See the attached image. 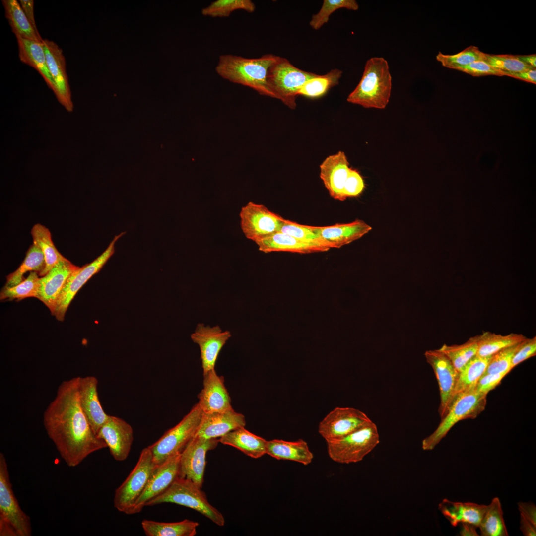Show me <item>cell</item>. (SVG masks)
<instances>
[{
	"mask_svg": "<svg viewBox=\"0 0 536 536\" xmlns=\"http://www.w3.org/2000/svg\"><path fill=\"white\" fill-rule=\"evenodd\" d=\"M157 466L149 449L144 448L134 469L115 491L114 506L119 511L130 514Z\"/></svg>",
	"mask_w": 536,
	"mask_h": 536,
	"instance_id": "obj_10",
	"label": "cell"
},
{
	"mask_svg": "<svg viewBox=\"0 0 536 536\" xmlns=\"http://www.w3.org/2000/svg\"><path fill=\"white\" fill-rule=\"evenodd\" d=\"M372 420L362 411L352 407H336L320 422L318 432L327 443L341 438Z\"/></svg>",
	"mask_w": 536,
	"mask_h": 536,
	"instance_id": "obj_13",
	"label": "cell"
},
{
	"mask_svg": "<svg viewBox=\"0 0 536 536\" xmlns=\"http://www.w3.org/2000/svg\"><path fill=\"white\" fill-rule=\"evenodd\" d=\"M391 88L387 61L382 57H372L367 61L361 80L347 101L366 108L383 109L389 103Z\"/></svg>",
	"mask_w": 536,
	"mask_h": 536,
	"instance_id": "obj_3",
	"label": "cell"
},
{
	"mask_svg": "<svg viewBox=\"0 0 536 536\" xmlns=\"http://www.w3.org/2000/svg\"><path fill=\"white\" fill-rule=\"evenodd\" d=\"M311 227L322 239L333 244L335 248H339L360 239L372 229L370 225L359 219L348 223Z\"/></svg>",
	"mask_w": 536,
	"mask_h": 536,
	"instance_id": "obj_26",
	"label": "cell"
},
{
	"mask_svg": "<svg viewBox=\"0 0 536 536\" xmlns=\"http://www.w3.org/2000/svg\"><path fill=\"white\" fill-rule=\"evenodd\" d=\"M45 267L43 254L40 249L33 243L27 251L25 259L20 266L15 271L7 276L4 286L12 287L19 284L25 279L24 274L28 271L36 272L39 275L43 271Z\"/></svg>",
	"mask_w": 536,
	"mask_h": 536,
	"instance_id": "obj_37",
	"label": "cell"
},
{
	"mask_svg": "<svg viewBox=\"0 0 536 536\" xmlns=\"http://www.w3.org/2000/svg\"><path fill=\"white\" fill-rule=\"evenodd\" d=\"M487 395L475 387L458 394L437 428L423 440L422 449L433 450L458 422L477 417L485 408Z\"/></svg>",
	"mask_w": 536,
	"mask_h": 536,
	"instance_id": "obj_4",
	"label": "cell"
},
{
	"mask_svg": "<svg viewBox=\"0 0 536 536\" xmlns=\"http://www.w3.org/2000/svg\"><path fill=\"white\" fill-rule=\"evenodd\" d=\"M79 377L61 383L56 397L43 414L49 437L69 467L78 465L90 454L107 447L95 434L82 409L78 391Z\"/></svg>",
	"mask_w": 536,
	"mask_h": 536,
	"instance_id": "obj_1",
	"label": "cell"
},
{
	"mask_svg": "<svg viewBox=\"0 0 536 536\" xmlns=\"http://www.w3.org/2000/svg\"><path fill=\"white\" fill-rule=\"evenodd\" d=\"M279 232L303 240L321 243L331 248H335L333 244L325 241L315 233L309 225H301L285 219Z\"/></svg>",
	"mask_w": 536,
	"mask_h": 536,
	"instance_id": "obj_46",
	"label": "cell"
},
{
	"mask_svg": "<svg viewBox=\"0 0 536 536\" xmlns=\"http://www.w3.org/2000/svg\"><path fill=\"white\" fill-rule=\"evenodd\" d=\"M231 336L230 331H223L218 325L198 324L191 338L200 347L203 374L214 369L221 349Z\"/></svg>",
	"mask_w": 536,
	"mask_h": 536,
	"instance_id": "obj_17",
	"label": "cell"
},
{
	"mask_svg": "<svg viewBox=\"0 0 536 536\" xmlns=\"http://www.w3.org/2000/svg\"><path fill=\"white\" fill-rule=\"evenodd\" d=\"M478 335L470 337L461 344L448 345L443 344L439 350L451 361L459 371L473 356L478 350Z\"/></svg>",
	"mask_w": 536,
	"mask_h": 536,
	"instance_id": "obj_39",
	"label": "cell"
},
{
	"mask_svg": "<svg viewBox=\"0 0 536 536\" xmlns=\"http://www.w3.org/2000/svg\"><path fill=\"white\" fill-rule=\"evenodd\" d=\"M520 514L535 525H536V506L532 502H520L518 503Z\"/></svg>",
	"mask_w": 536,
	"mask_h": 536,
	"instance_id": "obj_51",
	"label": "cell"
},
{
	"mask_svg": "<svg viewBox=\"0 0 536 536\" xmlns=\"http://www.w3.org/2000/svg\"><path fill=\"white\" fill-rule=\"evenodd\" d=\"M519 59L528 65V66L536 68V55L532 54L528 55H517Z\"/></svg>",
	"mask_w": 536,
	"mask_h": 536,
	"instance_id": "obj_56",
	"label": "cell"
},
{
	"mask_svg": "<svg viewBox=\"0 0 536 536\" xmlns=\"http://www.w3.org/2000/svg\"><path fill=\"white\" fill-rule=\"evenodd\" d=\"M33 243L37 245L42 252L45 267L39 274L45 275L56 264L66 259L57 249L53 242L49 230L44 225L37 223L34 225L31 231Z\"/></svg>",
	"mask_w": 536,
	"mask_h": 536,
	"instance_id": "obj_33",
	"label": "cell"
},
{
	"mask_svg": "<svg viewBox=\"0 0 536 536\" xmlns=\"http://www.w3.org/2000/svg\"><path fill=\"white\" fill-rule=\"evenodd\" d=\"M180 454L157 466L130 514L138 513L149 501L164 492L179 477Z\"/></svg>",
	"mask_w": 536,
	"mask_h": 536,
	"instance_id": "obj_18",
	"label": "cell"
},
{
	"mask_svg": "<svg viewBox=\"0 0 536 536\" xmlns=\"http://www.w3.org/2000/svg\"><path fill=\"white\" fill-rule=\"evenodd\" d=\"M342 8L357 10L359 5L355 0H324L319 12L313 15L309 22L310 26L314 30L319 29L328 22L333 12Z\"/></svg>",
	"mask_w": 536,
	"mask_h": 536,
	"instance_id": "obj_43",
	"label": "cell"
},
{
	"mask_svg": "<svg viewBox=\"0 0 536 536\" xmlns=\"http://www.w3.org/2000/svg\"><path fill=\"white\" fill-rule=\"evenodd\" d=\"M48 68L55 85L54 94L58 102L69 112L73 111L74 106L68 77L66 63L63 50L54 42L47 39L42 40Z\"/></svg>",
	"mask_w": 536,
	"mask_h": 536,
	"instance_id": "obj_16",
	"label": "cell"
},
{
	"mask_svg": "<svg viewBox=\"0 0 536 536\" xmlns=\"http://www.w3.org/2000/svg\"><path fill=\"white\" fill-rule=\"evenodd\" d=\"M97 436L105 442L116 460L123 461L127 458L134 435L132 426L124 420L110 415L99 430Z\"/></svg>",
	"mask_w": 536,
	"mask_h": 536,
	"instance_id": "obj_19",
	"label": "cell"
},
{
	"mask_svg": "<svg viewBox=\"0 0 536 536\" xmlns=\"http://www.w3.org/2000/svg\"><path fill=\"white\" fill-rule=\"evenodd\" d=\"M246 425L245 416L233 409L203 413L196 435L207 439L218 438Z\"/></svg>",
	"mask_w": 536,
	"mask_h": 536,
	"instance_id": "obj_24",
	"label": "cell"
},
{
	"mask_svg": "<svg viewBox=\"0 0 536 536\" xmlns=\"http://www.w3.org/2000/svg\"><path fill=\"white\" fill-rule=\"evenodd\" d=\"M508 374L507 372L497 374H483L475 386L476 389L485 394L494 389Z\"/></svg>",
	"mask_w": 536,
	"mask_h": 536,
	"instance_id": "obj_50",
	"label": "cell"
},
{
	"mask_svg": "<svg viewBox=\"0 0 536 536\" xmlns=\"http://www.w3.org/2000/svg\"><path fill=\"white\" fill-rule=\"evenodd\" d=\"M203 387L199 394L198 402L204 413L224 411L233 409L224 379L215 369L203 374Z\"/></svg>",
	"mask_w": 536,
	"mask_h": 536,
	"instance_id": "obj_22",
	"label": "cell"
},
{
	"mask_svg": "<svg viewBox=\"0 0 536 536\" xmlns=\"http://www.w3.org/2000/svg\"><path fill=\"white\" fill-rule=\"evenodd\" d=\"M78 267L66 259L56 264L45 275L39 277L36 298L53 311L66 282Z\"/></svg>",
	"mask_w": 536,
	"mask_h": 536,
	"instance_id": "obj_20",
	"label": "cell"
},
{
	"mask_svg": "<svg viewBox=\"0 0 536 536\" xmlns=\"http://www.w3.org/2000/svg\"><path fill=\"white\" fill-rule=\"evenodd\" d=\"M239 216L243 234L255 243L279 232L285 220L265 205L251 201L242 207Z\"/></svg>",
	"mask_w": 536,
	"mask_h": 536,
	"instance_id": "obj_12",
	"label": "cell"
},
{
	"mask_svg": "<svg viewBox=\"0 0 536 536\" xmlns=\"http://www.w3.org/2000/svg\"><path fill=\"white\" fill-rule=\"evenodd\" d=\"M527 337L522 334L511 333L507 335L484 332L478 335V350L476 355L491 356L506 347L520 343Z\"/></svg>",
	"mask_w": 536,
	"mask_h": 536,
	"instance_id": "obj_34",
	"label": "cell"
},
{
	"mask_svg": "<svg viewBox=\"0 0 536 536\" xmlns=\"http://www.w3.org/2000/svg\"><path fill=\"white\" fill-rule=\"evenodd\" d=\"M364 188V182L361 175L357 170L350 168L343 189V195L345 199L359 196L363 192Z\"/></svg>",
	"mask_w": 536,
	"mask_h": 536,
	"instance_id": "obj_48",
	"label": "cell"
},
{
	"mask_svg": "<svg viewBox=\"0 0 536 536\" xmlns=\"http://www.w3.org/2000/svg\"><path fill=\"white\" fill-rule=\"evenodd\" d=\"M438 381L440 403L438 408L441 418L447 414L455 397L459 371L449 359L439 349L429 350L424 353Z\"/></svg>",
	"mask_w": 536,
	"mask_h": 536,
	"instance_id": "obj_15",
	"label": "cell"
},
{
	"mask_svg": "<svg viewBox=\"0 0 536 536\" xmlns=\"http://www.w3.org/2000/svg\"><path fill=\"white\" fill-rule=\"evenodd\" d=\"M2 3L5 17L15 36L38 42L42 41L43 39L33 28L19 2L16 0H2Z\"/></svg>",
	"mask_w": 536,
	"mask_h": 536,
	"instance_id": "obj_31",
	"label": "cell"
},
{
	"mask_svg": "<svg viewBox=\"0 0 536 536\" xmlns=\"http://www.w3.org/2000/svg\"><path fill=\"white\" fill-rule=\"evenodd\" d=\"M483 60L496 70L504 73H513L533 69L521 61L517 55H494L484 53Z\"/></svg>",
	"mask_w": 536,
	"mask_h": 536,
	"instance_id": "obj_44",
	"label": "cell"
},
{
	"mask_svg": "<svg viewBox=\"0 0 536 536\" xmlns=\"http://www.w3.org/2000/svg\"><path fill=\"white\" fill-rule=\"evenodd\" d=\"M523 341L504 348L492 355L483 374L508 373L512 370V358Z\"/></svg>",
	"mask_w": 536,
	"mask_h": 536,
	"instance_id": "obj_45",
	"label": "cell"
},
{
	"mask_svg": "<svg viewBox=\"0 0 536 536\" xmlns=\"http://www.w3.org/2000/svg\"><path fill=\"white\" fill-rule=\"evenodd\" d=\"M379 442L377 426L372 421L341 438L327 443L328 453L330 458L337 463H356L362 461Z\"/></svg>",
	"mask_w": 536,
	"mask_h": 536,
	"instance_id": "obj_9",
	"label": "cell"
},
{
	"mask_svg": "<svg viewBox=\"0 0 536 536\" xmlns=\"http://www.w3.org/2000/svg\"><path fill=\"white\" fill-rule=\"evenodd\" d=\"M320 177L333 199L344 201L343 189L350 168L344 152L329 156L320 166Z\"/></svg>",
	"mask_w": 536,
	"mask_h": 536,
	"instance_id": "obj_21",
	"label": "cell"
},
{
	"mask_svg": "<svg viewBox=\"0 0 536 536\" xmlns=\"http://www.w3.org/2000/svg\"><path fill=\"white\" fill-rule=\"evenodd\" d=\"M20 61L35 68L44 78L53 92L55 85L48 68L42 42H38L16 36Z\"/></svg>",
	"mask_w": 536,
	"mask_h": 536,
	"instance_id": "obj_28",
	"label": "cell"
},
{
	"mask_svg": "<svg viewBox=\"0 0 536 536\" xmlns=\"http://www.w3.org/2000/svg\"><path fill=\"white\" fill-rule=\"evenodd\" d=\"M505 76L520 79L526 82L536 83V69L533 68L517 72L508 73Z\"/></svg>",
	"mask_w": 536,
	"mask_h": 536,
	"instance_id": "obj_53",
	"label": "cell"
},
{
	"mask_svg": "<svg viewBox=\"0 0 536 536\" xmlns=\"http://www.w3.org/2000/svg\"><path fill=\"white\" fill-rule=\"evenodd\" d=\"M125 233L123 232L116 236L101 255L91 263L82 267H78L70 275L51 313L58 320H64L67 308L75 295L89 279L100 270L113 255L116 242Z\"/></svg>",
	"mask_w": 536,
	"mask_h": 536,
	"instance_id": "obj_11",
	"label": "cell"
},
{
	"mask_svg": "<svg viewBox=\"0 0 536 536\" xmlns=\"http://www.w3.org/2000/svg\"><path fill=\"white\" fill-rule=\"evenodd\" d=\"M36 272H30L28 277L19 284L12 287L4 286L0 293V300H20L36 297L39 277Z\"/></svg>",
	"mask_w": 536,
	"mask_h": 536,
	"instance_id": "obj_42",
	"label": "cell"
},
{
	"mask_svg": "<svg viewBox=\"0 0 536 536\" xmlns=\"http://www.w3.org/2000/svg\"><path fill=\"white\" fill-rule=\"evenodd\" d=\"M486 506L444 499L439 504L438 509L453 527L462 523H468L478 528Z\"/></svg>",
	"mask_w": 536,
	"mask_h": 536,
	"instance_id": "obj_27",
	"label": "cell"
},
{
	"mask_svg": "<svg viewBox=\"0 0 536 536\" xmlns=\"http://www.w3.org/2000/svg\"><path fill=\"white\" fill-rule=\"evenodd\" d=\"M30 519L20 508L12 491L6 459L0 454V536H30Z\"/></svg>",
	"mask_w": 536,
	"mask_h": 536,
	"instance_id": "obj_7",
	"label": "cell"
},
{
	"mask_svg": "<svg viewBox=\"0 0 536 536\" xmlns=\"http://www.w3.org/2000/svg\"><path fill=\"white\" fill-rule=\"evenodd\" d=\"M461 527L460 531V535L461 536H478V534L476 532L477 528L474 525L468 523H461Z\"/></svg>",
	"mask_w": 536,
	"mask_h": 536,
	"instance_id": "obj_55",
	"label": "cell"
},
{
	"mask_svg": "<svg viewBox=\"0 0 536 536\" xmlns=\"http://www.w3.org/2000/svg\"><path fill=\"white\" fill-rule=\"evenodd\" d=\"M238 10L253 12L255 5L250 0H217L203 8L201 13L205 16L227 17Z\"/></svg>",
	"mask_w": 536,
	"mask_h": 536,
	"instance_id": "obj_40",
	"label": "cell"
},
{
	"mask_svg": "<svg viewBox=\"0 0 536 536\" xmlns=\"http://www.w3.org/2000/svg\"><path fill=\"white\" fill-rule=\"evenodd\" d=\"M520 530L525 536H536V525L520 514Z\"/></svg>",
	"mask_w": 536,
	"mask_h": 536,
	"instance_id": "obj_54",
	"label": "cell"
},
{
	"mask_svg": "<svg viewBox=\"0 0 536 536\" xmlns=\"http://www.w3.org/2000/svg\"><path fill=\"white\" fill-rule=\"evenodd\" d=\"M203 413L199 404L196 403L179 423L147 447L157 466L181 453L196 435Z\"/></svg>",
	"mask_w": 536,
	"mask_h": 536,
	"instance_id": "obj_6",
	"label": "cell"
},
{
	"mask_svg": "<svg viewBox=\"0 0 536 536\" xmlns=\"http://www.w3.org/2000/svg\"><path fill=\"white\" fill-rule=\"evenodd\" d=\"M19 2L24 14H25L29 22L32 26L33 28L38 34H39L36 26L34 17V0H19Z\"/></svg>",
	"mask_w": 536,
	"mask_h": 536,
	"instance_id": "obj_52",
	"label": "cell"
},
{
	"mask_svg": "<svg viewBox=\"0 0 536 536\" xmlns=\"http://www.w3.org/2000/svg\"><path fill=\"white\" fill-rule=\"evenodd\" d=\"M219 442L234 447L255 459L266 454L267 441L249 432L244 427L228 432L220 438Z\"/></svg>",
	"mask_w": 536,
	"mask_h": 536,
	"instance_id": "obj_30",
	"label": "cell"
},
{
	"mask_svg": "<svg viewBox=\"0 0 536 536\" xmlns=\"http://www.w3.org/2000/svg\"><path fill=\"white\" fill-rule=\"evenodd\" d=\"M278 57L271 54L257 58L222 55L219 57L215 71L225 79L252 88L262 95L275 98L269 87L267 74L269 68Z\"/></svg>",
	"mask_w": 536,
	"mask_h": 536,
	"instance_id": "obj_2",
	"label": "cell"
},
{
	"mask_svg": "<svg viewBox=\"0 0 536 536\" xmlns=\"http://www.w3.org/2000/svg\"><path fill=\"white\" fill-rule=\"evenodd\" d=\"M342 74V71L337 68L333 69L323 75L317 74L305 83L298 95L313 98L320 97L338 84Z\"/></svg>",
	"mask_w": 536,
	"mask_h": 536,
	"instance_id": "obj_38",
	"label": "cell"
},
{
	"mask_svg": "<svg viewBox=\"0 0 536 536\" xmlns=\"http://www.w3.org/2000/svg\"><path fill=\"white\" fill-rule=\"evenodd\" d=\"M97 385L98 380L94 376L79 377L78 391L80 404L96 435L110 416L104 411L100 403Z\"/></svg>",
	"mask_w": 536,
	"mask_h": 536,
	"instance_id": "obj_23",
	"label": "cell"
},
{
	"mask_svg": "<svg viewBox=\"0 0 536 536\" xmlns=\"http://www.w3.org/2000/svg\"><path fill=\"white\" fill-rule=\"evenodd\" d=\"M457 70L475 77L486 75L504 76L503 72L496 70L484 60L474 62L465 67L458 68Z\"/></svg>",
	"mask_w": 536,
	"mask_h": 536,
	"instance_id": "obj_47",
	"label": "cell"
},
{
	"mask_svg": "<svg viewBox=\"0 0 536 536\" xmlns=\"http://www.w3.org/2000/svg\"><path fill=\"white\" fill-rule=\"evenodd\" d=\"M491 356L482 357L476 355L460 370L454 399L459 393L475 387L478 380L484 374Z\"/></svg>",
	"mask_w": 536,
	"mask_h": 536,
	"instance_id": "obj_35",
	"label": "cell"
},
{
	"mask_svg": "<svg viewBox=\"0 0 536 536\" xmlns=\"http://www.w3.org/2000/svg\"><path fill=\"white\" fill-rule=\"evenodd\" d=\"M219 439L195 435L180 454L179 477L191 480L202 488L207 452L216 447Z\"/></svg>",
	"mask_w": 536,
	"mask_h": 536,
	"instance_id": "obj_14",
	"label": "cell"
},
{
	"mask_svg": "<svg viewBox=\"0 0 536 536\" xmlns=\"http://www.w3.org/2000/svg\"><path fill=\"white\" fill-rule=\"evenodd\" d=\"M482 536H508L500 499L493 498L486 506L478 527Z\"/></svg>",
	"mask_w": 536,
	"mask_h": 536,
	"instance_id": "obj_36",
	"label": "cell"
},
{
	"mask_svg": "<svg viewBox=\"0 0 536 536\" xmlns=\"http://www.w3.org/2000/svg\"><path fill=\"white\" fill-rule=\"evenodd\" d=\"M317 74L302 70L287 59L279 57L269 68L267 81L275 98L291 109L296 106V97L305 83Z\"/></svg>",
	"mask_w": 536,
	"mask_h": 536,
	"instance_id": "obj_8",
	"label": "cell"
},
{
	"mask_svg": "<svg viewBox=\"0 0 536 536\" xmlns=\"http://www.w3.org/2000/svg\"><path fill=\"white\" fill-rule=\"evenodd\" d=\"M266 454L277 460L292 461L307 465L311 463L313 454L306 441L273 439L267 441Z\"/></svg>",
	"mask_w": 536,
	"mask_h": 536,
	"instance_id": "obj_29",
	"label": "cell"
},
{
	"mask_svg": "<svg viewBox=\"0 0 536 536\" xmlns=\"http://www.w3.org/2000/svg\"><path fill=\"white\" fill-rule=\"evenodd\" d=\"M536 354V336L524 340L519 349L514 354L511 361L512 369L518 364L525 360L534 356Z\"/></svg>",
	"mask_w": 536,
	"mask_h": 536,
	"instance_id": "obj_49",
	"label": "cell"
},
{
	"mask_svg": "<svg viewBox=\"0 0 536 536\" xmlns=\"http://www.w3.org/2000/svg\"><path fill=\"white\" fill-rule=\"evenodd\" d=\"M484 53L477 47L470 46L461 52L453 55L444 54L439 52L436 60L448 68L457 70L474 62L483 60Z\"/></svg>",
	"mask_w": 536,
	"mask_h": 536,
	"instance_id": "obj_41",
	"label": "cell"
},
{
	"mask_svg": "<svg viewBox=\"0 0 536 536\" xmlns=\"http://www.w3.org/2000/svg\"><path fill=\"white\" fill-rule=\"evenodd\" d=\"M259 250L264 253L290 252L302 254L323 252L331 248L326 245L298 239L280 232L257 242Z\"/></svg>",
	"mask_w": 536,
	"mask_h": 536,
	"instance_id": "obj_25",
	"label": "cell"
},
{
	"mask_svg": "<svg viewBox=\"0 0 536 536\" xmlns=\"http://www.w3.org/2000/svg\"><path fill=\"white\" fill-rule=\"evenodd\" d=\"M201 488L190 480L177 478L162 493L149 501L145 506L171 503L185 506L202 514L219 526H223V515L207 500Z\"/></svg>",
	"mask_w": 536,
	"mask_h": 536,
	"instance_id": "obj_5",
	"label": "cell"
},
{
	"mask_svg": "<svg viewBox=\"0 0 536 536\" xmlns=\"http://www.w3.org/2000/svg\"><path fill=\"white\" fill-rule=\"evenodd\" d=\"M199 524L187 519L180 522L164 523L144 520L142 529L147 536H194Z\"/></svg>",
	"mask_w": 536,
	"mask_h": 536,
	"instance_id": "obj_32",
	"label": "cell"
}]
</instances>
